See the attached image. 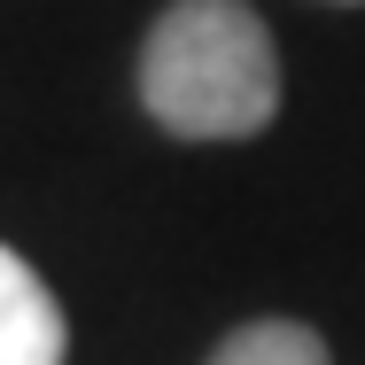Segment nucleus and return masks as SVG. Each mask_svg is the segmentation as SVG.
<instances>
[{"mask_svg": "<svg viewBox=\"0 0 365 365\" xmlns=\"http://www.w3.org/2000/svg\"><path fill=\"white\" fill-rule=\"evenodd\" d=\"M140 101L179 140H249L280 109V55L249 0H171L140 47Z\"/></svg>", "mask_w": 365, "mask_h": 365, "instance_id": "obj_1", "label": "nucleus"}, {"mask_svg": "<svg viewBox=\"0 0 365 365\" xmlns=\"http://www.w3.org/2000/svg\"><path fill=\"white\" fill-rule=\"evenodd\" d=\"M63 358H71V327L47 280L16 249H0V365H63Z\"/></svg>", "mask_w": 365, "mask_h": 365, "instance_id": "obj_2", "label": "nucleus"}, {"mask_svg": "<svg viewBox=\"0 0 365 365\" xmlns=\"http://www.w3.org/2000/svg\"><path fill=\"white\" fill-rule=\"evenodd\" d=\"M210 365H334L327 358V342L311 334V327H295V319H257V327H233Z\"/></svg>", "mask_w": 365, "mask_h": 365, "instance_id": "obj_3", "label": "nucleus"}]
</instances>
